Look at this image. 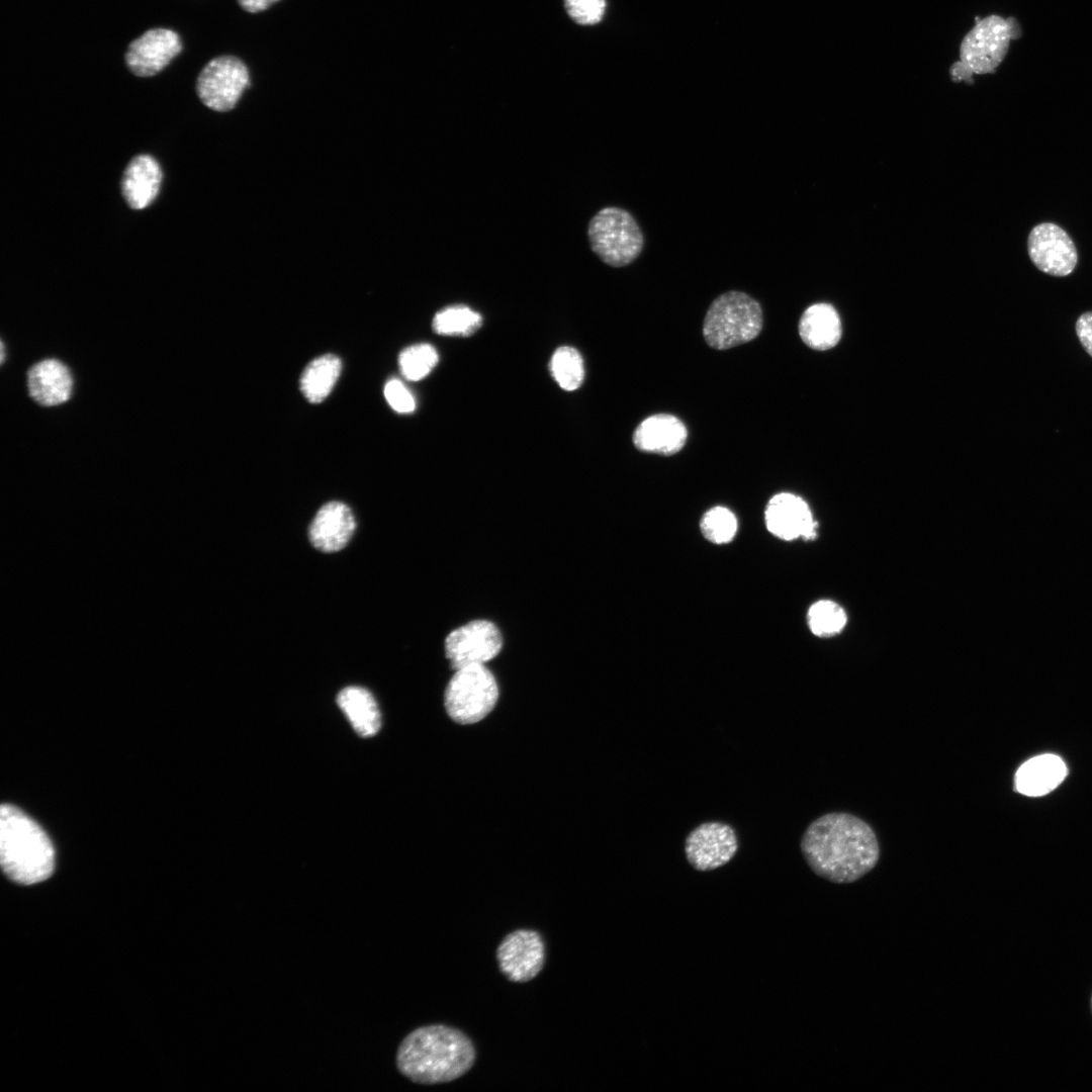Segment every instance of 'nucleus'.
Returning <instances> with one entry per match:
<instances>
[{
  "label": "nucleus",
  "instance_id": "obj_33",
  "mask_svg": "<svg viewBox=\"0 0 1092 1092\" xmlns=\"http://www.w3.org/2000/svg\"><path fill=\"white\" fill-rule=\"evenodd\" d=\"M1090 1006H1091V1011H1092V995H1091V999H1090Z\"/></svg>",
  "mask_w": 1092,
  "mask_h": 1092
},
{
  "label": "nucleus",
  "instance_id": "obj_18",
  "mask_svg": "<svg viewBox=\"0 0 1092 1092\" xmlns=\"http://www.w3.org/2000/svg\"><path fill=\"white\" fill-rule=\"evenodd\" d=\"M161 182L162 170L158 162L150 155H139L128 163L123 172V198L132 209L146 208L158 195Z\"/></svg>",
  "mask_w": 1092,
  "mask_h": 1092
},
{
  "label": "nucleus",
  "instance_id": "obj_16",
  "mask_svg": "<svg viewBox=\"0 0 1092 1092\" xmlns=\"http://www.w3.org/2000/svg\"><path fill=\"white\" fill-rule=\"evenodd\" d=\"M687 438L688 431L684 423L668 414L646 418L633 433V443L638 450L666 456L679 452Z\"/></svg>",
  "mask_w": 1092,
  "mask_h": 1092
},
{
  "label": "nucleus",
  "instance_id": "obj_9",
  "mask_svg": "<svg viewBox=\"0 0 1092 1092\" xmlns=\"http://www.w3.org/2000/svg\"><path fill=\"white\" fill-rule=\"evenodd\" d=\"M503 646L498 628L487 620H474L451 631L445 639V652L451 667L485 664Z\"/></svg>",
  "mask_w": 1092,
  "mask_h": 1092
},
{
  "label": "nucleus",
  "instance_id": "obj_29",
  "mask_svg": "<svg viewBox=\"0 0 1092 1092\" xmlns=\"http://www.w3.org/2000/svg\"><path fill=\"white\" fill-rule=\"evenodd\" d=\"M383 391L388 404L395 412L408 414L415 411V397L400 380L395 378L388 380Z\"/></svg>",
  "mask_w": 1092,
  "mask_h": 1092
},
{
  "label": "nucleus",
  "instance_id": "obj_26",
  "mask_svg": "<svg viewBox=\"0 0 1092 1092\" xmlns=\"http://www.w3.org/2000/svg\"><path fill=\"white\" fill-rule=\"evenodd\" d=\"M439 360L436 349L427 343L404 348L398 356L401 374L408 380L418 381L430 374Z\"/></svg>",
  "mask_w": 1092,
  "mask_h": 1092
},
{
  "label": "nucleus",
  "instance_id": "obj_25",
  "mask_svg": "<svg viewBox=\"0 0 1092 1092\" xmlns=\"http://www.w3.org/2000/svg\"><path fill=\"white\" fill-rule=\"evenodd\" d=\"M846 620L844 610L829 600L816 602L808 611L809 628L818 637H831L840 633Z\"/></svg>",
  "mask_w": 1092,
  "mask_h": 1092
},
{
  "label": "nucleus",
  "instance_id": "obj_19",
  "mask_svg": "<svg viewBox=\"0 0 1092 1092\" xmlns=\"http://www.w3.org/2000/svg\"><path fill=\"white\" fill-rule=\"evenodd\" d=\"M1067 766L1061 757L1045 753L1034 756L1017 769L1015 787L1018 793L1040 797L1054 791L1066 778Z\"/></svg>",
  "mask_w": 1092,
  "mask_h": 1092
},
{
  "label": "nucleus",
  "instance_id": "obj_14",
  "mask_svg": "<svg viewBox=\"0 0 1092 1092\" xmlns=\"http://www.w3.org/2000/svg\"><path fill=\"white\" fill-rule=\"evenodd\" d=\"M764 522L774 536L785 541L798 538L811 540L817 534V522L809 506L802 497L790 492L775 494L768 500Z\"/></svg>",
  "mask_w": 1092,
  "mask_h": 1092
},
{
  "label": "nucleus",
  "instance_id": "obj_7",
  "mask_svg": "<svg viewBox=\"0 0 1092 1092\" xmlns=\"http://www.w3.org/2000/svg\"><path fill=\"white\" fill-rule=\"evenodd\" d=\"M454 671L445 690L446 711L456 723L479 722L497 702L496 680L485 664L468 665Z\"/></svg>",
  "mask_w": 1092,
  "mask_h": 1092
},
{
  "label": "nucleus",
  "instance_id": "obj_12",
  "mask_svg": "<svg viewBox=\"0 0 1092 1092\" xmlns=\"http://www.w3.org/2000/svg\"><path fill=\"white\" fill-rule=\"evenodd\" d=\"M500 972L512 982H527L542 970L545 946L539 932L519 929L509 933L496 949Z\"/></svg>",
  "mask_w": 1092,
  "mask_h": 1092
},
{
  "label": "nucleus",
  "instance_id": "obj_11",
  "mask_svg": "<svg viewBox=\"0 0 1092 1092\" xmlns=\"http://www.w3.org/2000/svg\"><path fill=\"white\" fill-rule=\"evenodd\" d=\"M1027 250L1034 266L1053 276L1071 274L1078 262L1073 240L1064 229L1053 222L1033 226L1027 239Z\"/></svg>",
  "mask_w": 1092,
  "mask_h": 1092
},
{
  "label": "nucleus",
  "instance_id": "obj_20",
  "mask_svg": "<svg viewBox=\"0 0 1092 1092\" xmlns=\"http://www.w3.org/2000/svg\"><path fill=\"white\" fill-rule=\"evenodd\" d=\"M799 334L810 348L823 351L834 347L841 337V323L835 308L827 303H816L803 312Z\"/></svg>",
  "mask_w": 1092,
  "mask_h": 1092
},
{
  "label": "nucleus",
  "instance_id": "obj_28",
  "mask_svg": "<svg viewBox=\"0 0 1092 1092\" xmlns=\"http://www.w3.org/2000/svg\"><path fill=\"white\" fill-rule=\"evenodd\" d=\"M568 16L577 24L594 25L605 16L606 0H564Z\"/></svg>",
  "mask_w": 1092,
  "mask_h": 1092
},
{
  "label": "nucleus",
  "instance_id": "obj_3",
  "mask_svg": "<svg viewBox=\"0 0 1092 1092\" xmlns=\"http://www.w3.org/2000/svg\"><path fill=\"white\" fill-rule=\"evenodd\" d=\"M0 861L5 875L22 885L47 880L55 867L54 846L46 832L10 804L0 808Z\"/></svg>",
  "mask_w": 1092,
  "mask_h": 1092
},
{
  "label": "nucleus",
  "instance_id": "obj_24",
  "mask_svg": "<svg viewBox=\"0 0 1092 1092\" xmlns=\"http://www.w3.org/2000/svg\"><path fill=\"white\" fill-rule=\"evenodd\" d=\"M550 370L558 385L566 391L577 389L584 378L581 355L568 346L556 349L550 361Z\"/></svg>",
  "mask_w": 1092,
  "mask_h": 1092
},
{
  "label": "nucleus",
  "instance_id": "obj_31",
  "mask_svg": "<svg viewBox=\"0 0 1092 1092\" xmlns=\"http://www.w3.org/2000/svg\"><path fill=\"white\" fill-rule=\"evenodd\" d=\"M279 0H238L239 5L247 12L258 13L266 10Z\"/></svg>",
  "mask_w": 1092,
  "mask_h": 1092
},
{
  "label": "nucleus",
  "instance_id": "obj_13",
  "mask_svg": "<svg viewBox=\"0 0 1092 1092\" xmlns=\"http://www.w3.org/2000/svg\"><path fill=\"white\" fill-rule=\"evenodd\" d=\"M179 35L167 28H153L130 42L125 54L127 68L139 77H151L181 52Z\"/></svg>",
  "mask_w": 1092,
  "mask_h": 1092
},
{
  "label": "nucleus",
  "instance_id": "obj_1",
  "mask_svg": "<svg viewBox=\"0 0 1092 1092\" xmlns=\"http://www.w3.org/2000/svg\"><path fill=\"white\" fill-rule=\"evenodd\" d=\"M800 847L809 868L836 884L859 880L880 858L874 829L846 812L827 813L811 822L801 837Z\"/></svg>",
  "mask_w": 1092,
  "mask_h": 1092
},
{
  "label": "nucleus",
  "instance_id": "obj_4",
  "mask_svg": "<svg viewBox=\"0 0 1092 1092\" xmlns=\"http://www.w3.org/2000/svg\"><path fill=\"white\" fill-rule=\"evenodd\" d=\"M1021 32L1013 17L990 15L979 19L962 40L960 62L950 69L952 79L970 81L973 74L994 73L1004 60L1011 40L1018 38Z\"/></svg>",
  "mask_w": 1092,
  "mask_h": 1092
},
{
  "label": "nucleus",
  "instance_id": "obj_21",
  "mask_svg": "<svg viewBox=\"0 0 1092 1092\" xmlns=\"http://www.w3.org/2000/svg\"><path fill=\"white\" fill-rule=\"evenodd\" d=\"M337 703L360 736L368 737L378 732L381 726L380 712L366 689L347 687L339 693Z\"/></svg>",
  "mask_w": 1092,
  "mask_h": 1092
},
{
  "label": "nucleus",
  "instance_id": "obj_15",
  "mask_svg": "<svg viewBox=\"0 0 1092 1092\" xmlns=\"http://www.w3.org/2000/svg\"><path fill=\"white\" fill-rule=\"evenodd\" d=\"M355 527L350 508L341 502H330L313 518L309 526V540L323 552L339 551L347 545Z\"/></svg>",
  "mask_w": 1092,
  "mask_h": 1092
},
{
  "label": "nucleus",
  "instance_id": "obj_27",
  "mask_svg": "<svg viewBox=\"0 0 1092 1092\" xmlns=\"http://www.w3.org/2000/svg\"><path fill=\"white\" fill-rule=\"evenodd\" d=\"M700 529L704 538L709 542L725 544L735 537L738 522L736 516L729 509L717 506L703 515Z\"/></svg>",
  "mask_w": 1092,
  "mask_h": 1092
},
{
  "label": "nucleus",
  "instance_id": "obj_23",
  "mask_svg": "<svg viewBox=\"0 0 1092 1092\" xmlns=\"http://www.w3.org/2000/svg\"><path fill=\"white\" fill-rule=\"evenodd\" d=\"M481 325V315L463 304H454L442 308L435 314L432 323L436 334L448 337H469Z\"/></svg>",
  "mask_w": 1092,
  "mask_h": 1092
},
{
  "label": "nucleus",
  "instance_id": "obj_6",
  "mask_svg": "<svg viewBox=\"0 0 1092 1092\" xmlns=\"http://www.w3.org/2000/svg\"><path fill=\"white\" fill-rule=\"evenodd\" d=\"M587 238L593 252L612 267L632 263L644 245V237L636 219L630 212L617 206L604 207L590 218Z\"/></svg>",
  "mask_w": 1092,
  "mask_h": 1092
},
{
  "label": "nucleus",
  "instance_id": "obj_32",
  "mask_svg": "<svg viewBox=\"0 0 1092 1092\" xmlns=\"http://www.w3.org/2000/svg\"><path fill=\"white\" fill-rule=\"evenodd\" d=\"M4 360V345L1 343V362Z\"/></svg>",
  "mask_w": 1092,
  "mask_h": 1092
},
{
  "label": "nucleus",
  "instance_id": "obj_17",
  "mask_svg": "<svg viewBox=\"0 0 1092 1092\" xmlns=\"http://www.w3.org/2000/svg\"><path fill=\"white\" fill-rule=\"evenodd\" d=\"M27 385L30 396L37 403L51 406L70 398L73 379L65 364L56 359H46L28 370Z\"/></svg>",
  "mask_w": 1092,
  "mask_h": 1092
},
{
  "label": "nucleus",
  "instance_id": "obj_10",
  "mask_svg": "<svg viewBox=\"0 0 1092 1092\" xmlns=\"http://www.w3.org/2000/svg\"><path fill=\"white\" fill-rule=\"evenodd\" d=\"M737 849L738 838L734 828L720 821L698 825L685 840L686 857L700 872L713 871L726 864Z\"/></svg>",
  "mask_w": 1092,
  "mask_h": 1092
},
{
  "label": "nucleus",
  "instance_id": "obj_22",
  "mask_svg": "<svg viewBox=\"0 0 1092 1092\" xmlns=\"http://www.w3.org/2000/svg\"><path fill=\"white\" fill-rule=\"evenodd\" d=\"M342 369L339 357L322 355L310 361L300 377V390L311 403L322 402L334 388Z\"/></svg>",
  "mask_w": 1092,
  "mask_h": 1092
},
{
  "label": "nucleus",
  "instance_id": "obj_2",
  "mask_svg": "<svg viewBox=\"0 0 1092 1092\" xmlns=\"http://www.w3.org/2000/svg\"><path fill=\"white\" fill-rule=\"evenodd\" d=\"M476 1058L471 1039L445 1024L418 1027L399 1043L395 1063L404 1077L418 1084L451 1082L466 1074Z\"/></svg>",
  "mask_w": 1092,
  "mask_h": 1092
},
{
  "label": "nucleus",
  "instance_id": "obj_8",
  "mask_svg": "<svg viewBox=\"0 0 1092 1092\" xmlns=\"http://www.w3.org/2000/svg\"><path fill=\"white\" fill-rule=\"evenodd\" d=\"M249 85V70L244 62L234 56H220L199 73L196 93L205 106L224 112L236 106Z\"/></svg>",
  "mask_w": 1092,
  "mask_h": 1092
},
{
  "label": "nucleus",
  "instance_id": "obj_30",
  "mask_svg": "<svg viewBox=\"0 0 1092 1092\" xmlns=\"http://www.w3.org/2000/svg\"><path fill=\"white\" fill-rule=\"evenodd\" d=\"M1076 332L1082 346L1092 356V311L1085 312L1078 318Z\"/></svg>",
  "mask_w": 1092,
  "mask_h": 1092
},
{
  "label": "nucleus",
  "instance_id": "obj_5",
  "mask_svg": "<svg viewBox=\"0 0 1092 1092\" xmlns=\"http://www.w3.org/2000/svg\"><path fill=\"white\" fill-rule=\"evenodd\" d=\"M760 304L741 291H727L709 306L703 336L713 349L726 350L755 339L762 329Z\"/></svg>",
  "mask_w": 1092,
  "mask_h": 1092
}]
</instances>
